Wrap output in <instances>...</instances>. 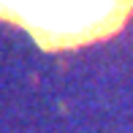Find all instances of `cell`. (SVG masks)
Instances as JSON below:
<instances>
[{"label":"cell","instance_id":"6da1fadb","mask_svg":"<svg viewBox=\"0 0 133 133\" xmlns=\"http://www.w3.org/2000/svg\"><path fill=\"white\" fill-rule=\"evenodd\" d=\"M133 0H0V22L25 27L41 49H76L114 35Z\"/></svg>","mask_w":133,"mask_h":133}]
</instances>
